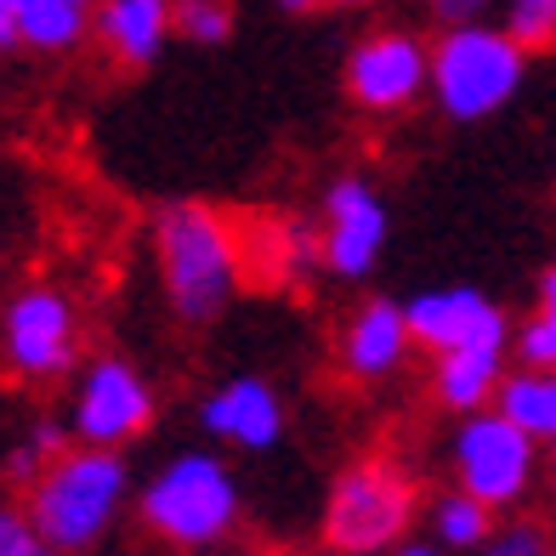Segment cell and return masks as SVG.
<instances>
[{"label":"cell","instance_id":"cell-1","mask_svg":"<svg viewBox=\"0 0 556 556\" xmlns=\"http://www.w3.org/2000/svg\"><path fill=\"white\" fill-rule=\"evenodd\" d=\"M131 500L137 489L125 454L86 443H68L35 483H23V511L40 528V540L58 545L63 556H86L91 545H103Z\"/></svg>","mask_w":556,"mask_h":556},{"label":"cell","instance_id":"cell-2","mask_svg":"<svg viewBox=\"0 0 556 556\" xmlns=\"http://www.w3.org/2000/svg\"><path fill=\"white\" fill-rule=\"evenodd\" d=\"M154 250H160V278H165V301L182 324H211L233 307L244 256H239V233L216 216L211 205H165L154 216Z\"/></svg>","mask_w":556,"mask_h":556},{"label":"cell","instance_id":"cell-3","mask_svg":"<svg viewBox=\"0 0 556 556\" xmlns=\"http://www.w3.org/2000/svg\"><path fill=\"white\" fill-rule=\"evenodd\" d=\"M244 494L233 466L211 448H182L137 489V522L176 551H211L239 528Z\"/></svg>","mask_w":556,"mask_h":556},{"label":"cell","instance_id":"cell-4","mask_svg":"<svg viewBox=\"0 0 556 556\" xmlns=\"http://www.w3.org/2000/svg\"><path fill=\"white\" fill-rule=\"evenodd\" d=\"M528 80V46L505 23H443L432 40V103L454 125L494 119Z\"/></svg>","mask_w":556,"mask_h":556},{"label":"cell","instance_id":"cell-5","mask_svg":"<svg viewBox=\"0 0 556 556\" xmlns=\"http://www.w3.org/2000/svg\"><path fill=\"white\" fill-rule=\"evenodd\" d=\"M415 522V483L381 454H364L336 471L324 494V545L336 556H381L397 551Z\"/></svg>","mask_w":556,"mask_h":556},{"label":"cell","instance_id":"cell-6","mask_svg":"<svg viewBox=\"0 0 556 556\" xmlns=\"http://www.w3.org/2000/svg\"><path fill=\"white\" fill-rule=\"evenodd\" d=\"M540 466H545V443L534 432H522L505 409H477V415H460V426H454V443H448L454 489L477 494L494 511L522 505Z\"/></svg>","mask_w":556,"mask_h":556},{"label":"cell","instance_id":"cell-7","mask_svg":"<svg viewBox=\"0 0 556 556\" xmlns=\"http://www.w3.org/2000/svg\"><path fill=\"white\" fill-rule=\"evenodd\" d=\"M80 307L58 285H23L0 313V358L23 387H58L80 375Z\"/></svg>","mask_w":556,"mask_h":556},{"label":"cell","instance_id":"cell-8","mask_svg":"<svg viewBox=\"0 0 556 556\" xmlns=\"http://www.w3.org/2000/svg\"><path fill=\"white\" fill-rule=\"evenodd\" d=\"M154 387H148V375L119 358V352H97V358L80 364L68 387V432L74 443L86 448H125L137 443L148 426H154Z\"/></svg>","mask_w":556,"mask_h":556},{"label":"cell","instance_id":"cell-9","mask_svg":"<svg viewBox=\"0 0 556 556\" xmlns=\"http://www.w3.org/2000/svg\"><path fill=\"white\" fill-rule=\"evenodd\" d=\"M392 239V211L369 176H336L318 205V267L330 278L358 285L381 267Z\"/></svg>","mask_w":556,"mask_h":556},{"label":"cell","instance_id":"cell-10","mask_svg":"<svg viewBox=\"0 0 556 556\" xmlns=\"http://www.w3.org/2000/svg\"><path fill=\"white\" fill-rule=\"evenodd\" d=\"M341 86L358 114H403L432 91V46L409 29H375L346 52Z\"/></svg>","mask_w":556,"mask_h":556},{"label":"cell","instance_id":"cell-11","mask_svg":"<svg viewBox=\"0 0 556 556\" xmlns=\"http://www.w3.org/2000/svg\"><path fill=\"white\" fill-rule=\"evenodd\" d=\"M409 307V330L415 346L438 352H460V346H511L517 324L505 318V307L494 295H483L477 285H443V290H420L403 301Z\"/></svg>","mask_w":556,"mask_h":556},{"label":"cell","instance_id":"cell-12","mask_svg":"<svg viewBox=\"0 0 556 556\" xmlns=\"http://www.w3.org/2000/svg\"><path fill=\"white\" fill-rule=\"evenodd\" d=\"M285 397L262 375H233V381L211 387L199 397V432L233 454H267L285 443Z\"/></svg>","mask_w":556,"mask_h":556},{"label":"cell","instance_id":"cell-13","mask_svg":"<svg viewBox=\"0 0 556 556\" xmlns=\"http://www.w3.org/2000/svg\"><path fill=\"white\" fill-rule=\"evenodd\" d=\"M415 352V330H409V307L392 295H369L352 307L346 330H341V369L358 387H381L409 364Z\"/></svg>","mask_w":556,"mask_h":556},{"label":"cell","instance_id":"cell-14","mask_svg":"<svg viewBox=\"0 0 556 556\" xmlns=\"http://www.w3.org/2000/svg\"><path fill=\"white\" fill-rule=\"evenodd\" d=\"M97 7L103 0H0V46L17 52H74L91 29H97Z\"/></svg>","mask_w":556,"mask_h":556},{"label":"cell","instance_id":"cell-15","mask_svg":"<svg viewBox=\"0 0 556 556\" xmlns=\"http://www.w3.org/2000/svg\"><path fill=\"white\" fill-rule=\"evenodd\" d=\"M97 40L125 68H154L165 40L176 35V0H103L97 7Z\"/></svg>","mask_w":556,"mask_h":556},{"label":"cell","instance_id":"cell-16","mask_svg":"<svg viewBox=\"0 0 556 556\" xmlns=\"http://www.w3.org/2000/svg\"><path fill=\"white\" fill-rule=\"evenodd\" d=\"M505 387V346H460L438 352L432 364V397L448 415H477L494 409V397Z\"/></svg>","mask_w":556,"mask_h":556},{"label":"cell","instance_id":"cell-17","mask_svg":"<svg viewBox=\"0 0 556 556\" xmlns=\"http://www.w3.org/2000/svg\"><path fill=\"white\" fill-rule=\"evenodd\" d=\"M426 517H432V540L443 545V551H483L489 540H494V505H483L477 494H466V489H448V494H438L432 505H426Z\"/></svg>","mask_w":556,"mask_h":556},{"label":"cell","instance_id":"cell-18","mask_svg":"<svg viewBox=\"0 0 556 556\" xmlns=\"http://www.w3.org/2000/svg\"><path fill=\"white\" fill-rule=\"evenodd\" d=\"M74 443V432H68V420H35L29 432H23L17 443H12V454H7V471L17 477V483H35V477L58 460V454Z\"/></svg>","mask_w":556,"mask_h":556},{"label":"cell","instance_id":"cell-19","mask_svg":"<svg viewBox=\"0 0 556 556\" xmlns=\"http://www.w3.org/2000/svg\"><path fill=\"white\" fill-rule=\"evenodd\" d=\"M176 35L193 46H222L233 35V12L227 0H176Z\"/></svg>","mask_w":556,"mask_h":556},{"label":"cell","instance_id":"cell-20","mask_svg":"<svg viewBox=\"0 0 556 556\" xmlns=\"http://www.w3.org/2000/svg\"><path fill=\"white\" fill-rule=\"evenodd\" d=\"M505 29H511L528 52H545L556 40V0H505Z\"/></svg>","mask_w":556,"mask_h":556},{"label":"cell","instance_id":"cell-21","mask_svg":"<svg viewBox=\"0 0 556 556\" xmlns=\"http://www.w3.org/2000/svg\"><path fill=\"white\" fill-rule=\"evenodd\" d=\"M511 346H517V364L522 369H540V375H556V324L534 307L517 330H511Z\"/></svg>","mask_w":556,"mask_h":556},{"label":"cell","instance_id":"cell-22","mask_svg":"<svg viewBox=\"0 0 556 556\" xmlns=\"http://www.w3.org/2000/svg\"><path fill=\"white\" fill-rule=\"evenodd\" d=\"M477 556H551V540L540 522H505V528H494V540Z\"/></svg>","mask_w":556,"mask_h":556},{"label":"cell","instance_id":"cell-23","mask_svg":"<svg viewBox=\"0 0 556 556\" xmlns=\"http://www.w3.org/2000/svg\"><path fill=\"white\" fill-rule=\"evenodd\" d=\"M0 556H63V551L40 540L29 511H0Z\"/></svg>","mask_w":556,"mask_h":556},{"label":"cell","instance_id":"cell-24","mask_svg":"<svg viewBox=\"0 0 556 556\" xmlns=\"http://www.w3.org/2000/svg\"><path fill=\"white\" fill-rule=\"evenodd\" d=\"M443 23H483V12L494 7V0H426Z\"/></svg>","mask_w":556,"mask_h":556},{"label":"cell","instance_id":"cell-25","mask_svg":"<svg viewBox=\"0 0 556 556\" xmlns=\"http://www.w3.org/2000/svg\"><path fill=\"white\" fill-rule=\"evenodd\" d=\"M534 307L556 324V267H545V273H540V285H534Z\"/></svg>","mask_w":556,"mask_h":556},{"label":"cell","instance_id":"cell-26","mask_svg":"<svg viewBox=\"0 0 556 556\" xmlns=\"http://www.w3.org/2000/svg\"><path fill=\"white\" fill-rule=\"evenodd\" d=\"M387 556H448V551H443L438 540H432V545H426V540H403V545H397V551H387Z\"/></svg>","mask_w":556,"mask_h":556},{"label":"cell","instance_id":"cell-27","mask_svg":"<svg viewBox=\"0 0 556 556\" xmlns=\"http://www.w3.org/2000/svg\"><path fill=\"white\" fill-rule=\"evenodd\" d=\"M285 12H313V7H324V0H278Z\"/></svg>","mask_w":556,"mask_h":556},{"label":"cell","instance_id":"cell-28","mask_svg":"<svg viewBox=\"0 0 556 556\" xmlns=\"http://www.w3.org/2000/svg\"><path fill=\"white\" fill-rule=\"evenodd\" d=\"M545 471H551V483H556V443H545Z\"/></svg>","mask_w":556,"mask_h":556},{"label":"cell","instance_id":"cell-29","mask_svg":"<svg viewBox=\"0 0 556 556\" xmlns=\"http://www.w3.org/2000/svg\"><path fill=\"white\" fill-rule=\"evenodd\" d=\"M324 7H369V0H324Z\"/></svg>","mask_w":556,"mask_h":556},{"label":"cell","instance_id":"cell-30","mask_svg":"<svg viewBox=\"0 0 556 556\" xmlns=\"http://www.w3.org/2000/svg\"><path fill=\"white\" fill-rule=\"evenodd\" d=\"M551 443H556V409H551Z\"/></svg>","mask_w":556,"mask_h":556},{"label":"cell","instance_id":"cell-31","mask_svg":"<svg viewBox=\"0 0 556 556\" xmlns=\"http://www.w3.org/2000/svg\"><path fill=\"white\" fill-rule=\"evenodd\" d=\"M551 556H556V545H551Z\"/></svg>","mask_w":556,"mask_h":556}]
</instances>
